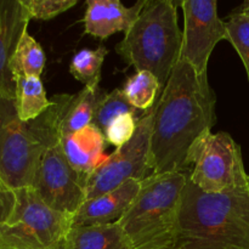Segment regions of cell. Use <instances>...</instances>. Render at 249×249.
<instances>
[{
  "label": "cell",
  "instance_id": "1",
  "mask_svg": "<svg viewBox=\"0 0 249 249\" xmlns=\"http://www.w3.org/2000/svg\"><path fill=\"white\" fill-rule=\"evenodd\" d=\"M215 94L208 75L178 61L155 106L151 138L152 174L186 172L192 143L216 123Z\"/></svg>",
  "mask_w": 249,
  "mask_h": 249
},
{
  "label": "cell",
  "instance_id": "2",
  "mask_svg": "<svg viewBox=\"0 0 249 249\" xmlns=\"http://www.w3.org/2000/svg\"><path fill=\"white\" fill-rule=\"evenodd\" d=\"M174 249H249V187L208 194L189 180Z\"/></svg>",
  "mask_w": 249,
  "mask_h": 249
},
{
  "label": "cell",
  "instance_id": "3",
  "mask_svg": "<svg viewBox=\"0 0 249 249\" xmlns=\"http://www.w3.org/2000/svg\"><path fill=\"white\" fill-rule=\"evenodd\" d=\"M186 172L151 174L124 215L117 221L130 249H174Z\"/></svg>",
  "mask_w": 249,
  "mask_h": 249
},
{
  "label": "cell",
  "instance_id": "4",
  "mask_svg": "<svg viewBox=\"0 0 249 249\" xmlns=\"http://www.w3.org/2000/svg\"><path fill=\"white\" fill-rule=\"evenodd\" d=\"M178 6L179 2L173 0H147L114 48L136 72L147 71L156 75L162 90L180 58L182 32L178 24Z\"/></svg>",
  "mask_w": 249,
  "mask_h": 249
},
{
  "label": "cell",
  "instance_id": "5",
  "mask_svg": "<svg viewBox=\"0 0 249 249\" xmlns=\"http://www.w3.org/2000/svg\"><path fill=\"white\" fill-rule=\"evenodd\" d=\"M189 180L208 194L248 187L241 146L225 131L202 134L187 152Z\"/></svg>",
  "mask_w": 249,
  "mask_h": 249
},
{
  "label": "cell",
  "instance_id": "6",
  "mask_svg": "<svg viewBox=\"0 0 249 249\" xmlns=\"http://www.w3.org/2000/svg\"><path fill=\"white\" fill-rule=\"evenodd\" d=\"M46 146L22 122L15 100L0 95V180L10 190L33 186L41 156Z\"/></svg>",
  "mask_w": 249,
  "mask_h": 249
},
{
  "label": "cell",
  "instance_id": "7",
  "mask_svg": "<svg viewBox=\"0 0 249 249\" xmlns=\"http://www.w3.org/2000/svg\"><path fill=\"white\" fill-rule=\"evenodd\" d=\"M155 107L141 117L133 139L116 148L112 155L85 179L87 201L117 189L128 180H142L152 174L151 169V138Z\"/></svg>",
  "mask_w": 249,
  "mask_h": 249
},
{
  "label": "cell",
  "instance_id": "8",
  "mask_svg": "<svg viewBox=\"0 0 249 249\" xmlns=\"http://www.w3.org/2000/svg\"><path fill=\"white\" fill-rule=\"evenodd\" d=\"M14 192L16 204L5 228L38 248H60L73 226L72 216L49 207L32 186Z\"/></svg>",
  "mask_w": 249,
  "mask_h": 249
},
{
  "label": "cell",
  "instance_id": "9",
  "mask_svg": "<svg viewBox=\"0 0 249 249\" xmlns=\"http://www.w3.org/2000/svg\"><path fill=\"white\" fill-rule=\"evenodd\" d=\"M85 179L70 164L58 140L44 151L32 187L49 207L73 218L87 201Z\"/></svg>",
  "mask_w": 249,
  "mask_h": 249
},
{
  "label": "cell",
  "instance_id": "10",
  "mask_svg": "<svg viewBox=\"0 0 249 249\" xmlns=\"http://www.w3.org/2000/svg\"><path fill=\"white\" fill-rule=\"evenodd\" d=\"M184 14L180 61L187 62L198 74H207L209 58L219 41L228 40L226 24L218 15L216 0L179 1Z\"/></svg>",
  "mask_w": 249,
  "mask_h": 249
},
{
  "label": "cell",
  "instance_id": "11",
  "mask_svg": "<svg viewBox=\"0 0 249 249\" xmlns=\"http://www.w3.org/2000/svg\"><path fill=\"white\" fill-rule=\"evenodd\" d=\"M31 19L21 0H0V95L5 99L16 97L10 61Z\"/></svg>",
  "mask_w": 249,
  "mask_h": 249
},
{
  "label": "cell",
  "instance_id": "12",
  "mask_svg": "<svg viewBox=\"0 0 249 249\" xmlns=\"http://www.w3.org/2000/svg\"><path fill=\"white\" fill-rule=\"evenodd\" d=\"M147 0H140L133 6H124L119 0H88L84 32L101 40L113 34L130 29L141 14Z\"/></svg>",
  "mask_w": 249,
  "mask_h": 249
},
{
  "label": "cell",
  "instance_id": "13",
  "mask_svg": "<svg viewBox=\"0 0 249 249\" xmlns=\"http://www.w3.org/2000/svg\"><path fill=\"white\" fill-rule=\"evenodd\" d=\"M141 187V180L131 179L117 189L85 201L73 216V225H106L117 223L135 199Z\"/></svg>",
  "mask_w": 249,
  "mask_h": 249
},
{
  "label": "cell",
  "instance_id": "14",
  "mask_svg": "<svg viewBox=\"0 0 249 249\" xmlns=\"http://www.w3.org/2000/svg\"><path fill=\"white\" fill-rule=\"evenodd\" d=\"M61 145L73 169L85 178L91 174L107 157L104 153L106 139L95 124H90L73 134L62 135Z\"/></svg>",
  "mask_w": 249,
  "mask_h": 249
},
{
  "label": "cell",
  "instance_id": "15",
  "mask_svg": "<svg viewBox=\"0 0 249 249\" xmlns=\"http://www.w3.org/2000/svg\"><path fill=\"white\" fill-rule=\"evenodd\" d=\"M62 249H130L117 223L106 225H73Z\"/></svg>",
  "mask_w": 249,
  "mask_h": 249
},
{
  "label": "cell",
  "instance_id": "16",
  "mask_svg": "<svg viewBox=\"0 0 249 249\" xmlns=\"http://www.w3.org/2000/svg\"><path fill=\"white\" fill-rule=\"evenodd\" d=\"M107 92L101 88H85L74 95L68 94L63 112L61 134L68 135L92 124L94 117ZM61 135V136H62Z\"/></svg>",
  "mask_w": 249,
  "mask_h": 249
},
{
  "label": "cell",
  "instance_id": "17",
  "mask_svg": "<svg viewBox=\"0 0 249 249\" xmlns=\"http://www.w3.org/2000/svg\"><path fill=\"white\" fill-rule=\"evenodd\" d=\"M16 82V111L22 122L38 118L50 107L51 100L46 97L40 77H19Z\"/></svg>",
  "mask_w": 249,
  "mask_h": 249
},
{
  "label": "cell",
  "instance_id": "18",
  "mask_svg": "<svg viewBox=\"0 0 249 249\" xmlns=\"http://www.w3.org/2000/svg\"><path fill=\"white\" fill-rule=\"evenodd\" d=\"M45 61V53L40 44L26 31L10 61V71L14 79L19 77H40Z\"/></svg>",
  "mask_w": 249,
  "mask_h": 249
},
{
  "label": "cell",
  "instance_id": "19",
  "mask_svg": "<svg viewBox=\"0 0 249 249\" xmlns=\"http://www.w3.org/2000/svg\"><path fill=\"white\" fill-rule=\"evenodd\" d=\"M122 90L129 104L143 113H148L156 106L163 91L157 77L147 71H140L131 75Z\"/></svg>",
  "mask_w": 249,
  "mask_h": 249
},
{
  "label": "cell",
  "instance_id": "20",
  "mask_svg": "<svg viewBox=\"0 0 249 249\" xmlns=\"http://www.w3.org/2000/svg\"><path fill=\"white\" fill-rule=\"evenodd\" d=\"M108 50L104 46L97 49L84 48L74 53L70 65L71 74L85 88H99L101 70Z\"/></svg>",
  "mask_w": 249,
  "mask_h": 249
},
{
  "label": "cell",
  "instance_id": "21",
  "mask_svg": "<svg viewBox=\"0 0 249 249\" xmlns=\"http://www.w3.org/2000/svg\"><path fill=\"white\" fill-rule=\"evenodd\" d=\"M138 109L134 108L128 102L126 97L124 96V92L122 89H114L111 92H107L106 97L102 100L97 108L96 114L94 117L92 124L97 126L102 133L107 129V126L118 118L122 114L134 113L136 114Z\"/></svg>",
  "mask_w": 249,
  "mask_h": 249
},
{
  "label": "cell",
  "instance_id": "22",
  "mask_svg": "<svg viewBox=\"0 0 249 249\" xmlns=\"http://www.w3.org/2000/svg\"><path fill=\"white\" fill-rule=\"evenodd\" d=\"M228 41L232 44L245 66L249 80V17L233 11L225 22Z\"/></svg>",
  "mask_w": 249,
  "mask_h": 249
},
{
  "label": "cell",
  "instance_id": "23",
  "mask_svg": "<svg viewBox=\"0 0 249 249\" xmlns=\"http://www.w3.org/2000/svg\"><path fill=\"white\" fill-rule=\"evenodd\" d=\"M31 18L49 21L74 6L78 0H21Z\"/></svg>",
  "mask_w": 249,
  "mask_h": 249
},
{
  "label": "cell",
  "instance_id": "24",
  "mask_svg": "<svg viewBox=\"0 0 249 249\" xmlns=\"http://www.w3.org/2000/svg\"><path fill=\"white\" fill-rule=\"evenodd\" d=\"M139 119L140 118H136V114L126 113L111 122L104 133L107 142L116 146V148L129 142L135 134Z\"/></svg>",
  "mask_w": 249,
  "mask_h": 249
},
{
  "label": "cell",
  "instance_id": "25",
  "mask_svg": "<svg viewBox=\"0 0 249 249\" xmlns=\"http://www.w3.org/2000/svg\"><path fill=\"white\" fill-rule=\"evenodd\" d=\"M16 204V196L12 190L0 180V226L7 223Z\"/></svg>",
  "mask_w": 249,
  "mask_h": 249
},
{
  "label": "cell",
  "instance_id": "26",
  "mask_svg": "<svg viewBox=\"0 0 249 249\" xmlns=\"http://www.w3.org/2000/svg\"><path fill=\"white\" fill-rule=\"evenodd\" d=\"M0 249H43L31 245L29 242L24 241L23 238L18 237L11 231L7 230L4 225L0 226ZM62 249V246L60 248Z\"/></svg>",
  "mask_w": 249,
  "mask_h": 249
},
{
  "label": "cell",
  "instance_id": "27",
  "mask_svg": "<svg viewBox=\"0 0 249 249\" xmlns=\"http://www.w3.org/2000/svg\"><path fill=\"white\" fill-rule=\"evenodd\" d=\"M235 11L238 12V14H242V15H245V16L249 17V0L242 2V4H241L237 9H235Z\"/></svg>",
  "mask_w": 249,
  "mask_h": 249
},
{
  "label": "cell",
  "instance_id": "28",
  "mask_svg": "<svg viewBox=\"0 0 249 249\" xmlns=\"http://www.w3.org/2000/svg\"><path fill=\"white\" fill-rule=\"evenodd\" d=\"M248 187H249V175H248Z\"/></svg>",
  "mask_w": 249,
  "mask_h": 249
}]
</instances>
